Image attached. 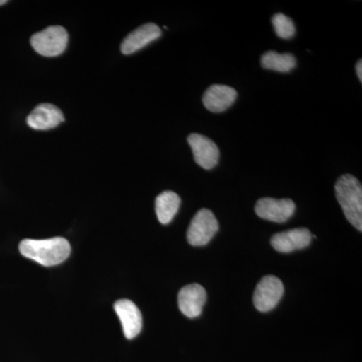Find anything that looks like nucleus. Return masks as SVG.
<instances>
[{
  "instance_id": "4468645a",
  "label": "nucleus",
  "mask_w": 362,
  "mask_h": 362,
  "mask_svg": "<svg viewBox=\"0 0 362 362\" xmlns=\"http://www.w3.org/2000/svg\"><path fill=\"white\" fill-rule=\"evenodd\" d=\"M180 206V197L173 192H164L156 197V211L162 225H168L175 218Z\"/></svg>"
},
{
  "instance_id": "423d86ee",
  "label": "nucleus",
  "mask_w": 362,
  "mask_h": 362,
  "mask_svg": "<svg viewBox=\"0 0 362 362\" xmlns=\"http://www.w3.org/2000/svg\"><path fill=\"white\" fill-rule=\"evenodd\" d=\"M296 206L289 199H276L271 197L259 199L255 211L259 218L274 223H285L294 214Z\"/></svg>"
},
{
  "instance_id": "f257e3e1",
  "label": "nucleus",
  "mask_w": 362,
  "mask_h": 362,
  "mask_svg": "<svg viewBox=\"0 0 362 362\" xmlns=\"http://www.w3.org/2000/svg\"><path fill=\"white\" fill-rule=\"evenodd\" d=\"M20 252L25 258L45 267L63 263L71 254V245L65 238L47 240L25 239L20 244Z\"/></svg>"
},
{
  "instance_id": "9d476101",
  "label": "nucleus",
  "mask_w": 362,
  "mask_h": 362,
  "mask_svg": "<svg viewBox=\"0 0 362 362\" xmlns=\"http://www.w3.org/2000/svg\"><path fill=\"white\" fill-rule=\"evenodd\" d=\"M311 240L310 230L304 228H294L274 235L271 239V245L276 251L291 252L308 247Z\"/></svg>"
},
{
  "instance_id": "f3484780",
  "label": "nucleus",
  "mask_w": 362,
  "mask_h": 362,
  "mask_svg": "<svg viewBox=\"0 0 362 362\" xmlns=\"http://www.w3.org/2000/svg\"><path fill=\"white\" fill-rule=\"evenodd\" d=\"M356 74L357 77H358L359 81L362 82V62L361 59H358L356 64Z\"/></svg>"
},
{
  "instance_id": "dca6fc26",
  "label": "nucleus",
  "mask_w": 362,
  "mask_h": 362,
  "mask_svg": "<svg viewBox=\"0 0 362 362\" xmlns=\"http://www.w3.org/2000/svg\"><path fill=\"white\" fill-rule=\"evenodd\" d=\"M274 30L281 39H291L296 33L294 23L291 18L283 13H277L272 18Z\"/></svg>"
},
{
  "instance_id": "39448f33",
  "label": "nucleus",
  "mask_w": 362,
  "mask_h": 362,
  "mask_svg": "<svg viewBox=\"0 0 362 362\" xmlns=\"http://www.w3.org/2000/svg\"><path fill=\"white\" fill-rule=\"evenodd\" d=\"M284 294V286L275 276H266L259 281L254 293L255 307L261 312L271 311L275 308Z\"/></svg>"
},
{
  "instance_id": "ddd939ff",
  "label": "nucleus",
  "mask_w": 362,
  "mask_h": 362,
  "mask_svg": "<svg viewBox=\"0 0 362 362\" xmlns=\"http://www.w3.org/2000/svg\"><path fill=\"white\" fill-rule=\"evenodd\" d=\"M237 90L226 85H213L204 92L202 103L207 110L221 113L230 108L237 100Z\"/></svg>"
},
{
  "instance_id": "9b49d317",
  "label": "nucleus",
  "mask_w": 362,
  "mask_h": 362,
  "mask_svg": "<svg viewBox=\"0 0 362 362\" xmlns=\"http://www.w3.org/2000/svg\"><path fill=\"white\" fill-rule=\"evenodd\" d=\"M65 121L63 112L52 104H40L28 115L26 122L35 130H49Z\"/></svg>"
},
{
  "instance_id": "f03ea898",
  "label": "nucleus",
  "mask_w": 362,
  "mask_h": 362,
  "mask_svg": "<svg viewBox=\"0 0 362 362\" xmlns=\"http://www.w3.org/2000/svg\"><path fill=\"white\" fill-rule=\"evenodd\" d=\"M335 194L347 221L359 232L362 230V187L357 178L342 175L335 185Z\"/></svg>"
},
{
  "instance_id": "20e7f679",
  "label": "nucleus",
  "mask_w": 362,
  "mask_h": 362,
  "mask_svg": "<svg viewBox=\"0 0 362 362\" xmlns=\"http://www.w3.org/2000/svg\"><path fill=\"white\" fill-rule=\"evenodd\" d=\"M218 230V223L213 211L202 209L197 211L187 230V240L192 246L209 244Z\"/></svg>"
},
{
  "instance_id": "a211bd4d",
  "label": "nucleus",
  "mask_w": 362,
  "mask_h": 362,
  "mask_svg": "<svg viewBox=\"0 0 362 362\" xmlns=\"http://www.w3.org/2000/svg\"><path fill=\"white\" fill-rule=\"evenodd\" d=\"M6 4H7L6 0H0V6H4Z\"/></svg>"
},
{
  "instance_id": "1a4fd4ad",
  "label": "nucleus",
  "mask_w": 362,
  "mask_h": 362,
  "mask_svg": "<svg viewBox=\"0 0 362 362\" xmlns=\"http://www.w3.org/2000/svg\"><path fill=\"white\" fill-rule=\"evenodd\" d=\"M206 301V290L199 284L185 286L178 293V307L188 318L201 315Z\"/></svg>"
},
{
  "instance_id": "7ed1b4c3",
  "label": "nucleus",
  "mask_w": 362,
  "mask_h": 362,
  "mask_svg": "<svg viewBox=\"0 0 362 362\" xmlns=\"http://www.w3.org/2000/svg\"><path fill=\"white\" fill-rule=\"evenodd\" d=\"M69 35L63 26H49L35 33L30 39L33 49L44 57H57L63 54L68 45Z\"/></svg>"
},
{
  "instance_id": "6e6552de",
  "label": "nucleus",
  "mask_w": 362,
  "mask_h": 362,
  "mask_svg": "<svg viewBox=\"0 0 362 362\" xmlns=\"http://www.w3.org/2000/svg\"><path fill=\"white\" fill-rule=\"evenodd\" d=\"M114 309L122 323L125 337L133 339L137 337L142 329V315L139 308L130 300L122 299L114 304Z\"/></svg>"
},
{
  "instance_id": "0eeeda50",
  "label": "nucleus",
  "mask_w": 362,
  "mask_h": 362,
  "mask_svg": "<svg viewBox=\"0 0 362 362\" xmlns=\"http://www.w3.org/2000/svg\"><path fill=\"white\" fill-rule=\"evenodd\" d=\"M187 141L192 147L194 161L197 162V165L209 170L218 164L220 159V150L213 140L206 136L194 133L188 136Z\"/></svg>"
},
{
  "instance_id": "f8f14e48",
  "label": "nucleus",
  "mask_w": 362,
  "mask_h": 362,
  "mask_svg": "<svg viewBox=\"0 0 362 362\" xmlns=\"http://www.w3.org/2000/svg\"><path fill=\"white\" fill-rule=\"evenodd\" d=\"M161 37V30L156 23H146L129 33L121 45L124 54H132Z\"/></svg>"
},
{
  "instance_id": "2eb2a0df",
  "label": "nucleus",
  "mask_w": 362,
  "mask_h": 362,
  "mask_svg": "<svg viewBox=\"0 0 362 362\" xmlns=\"http://www.w3.org/2000/svg\"><path fill=\"white\" fill-rule=\"evenodd\" d=\"M261 65L266 70L288 73L296 66V59L290 52L279 54L277 52L269 51L262 56Z\"/></svg>"
}]
</instances>
